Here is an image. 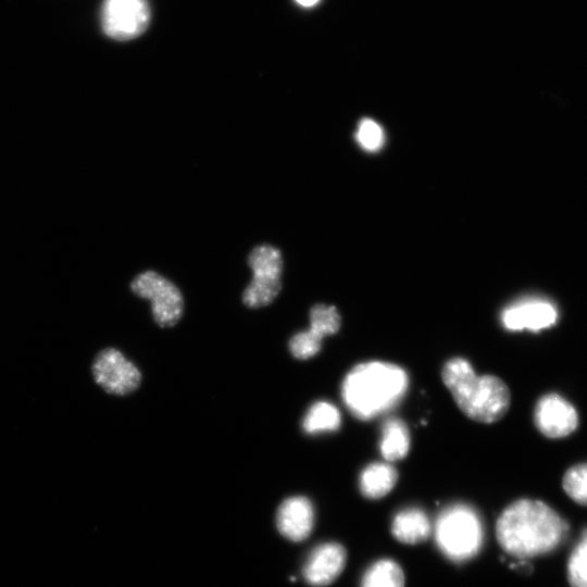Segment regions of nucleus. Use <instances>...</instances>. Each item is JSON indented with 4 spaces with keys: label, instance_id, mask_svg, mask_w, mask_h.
Masks as SVG:
<instances>
[{
    "label": "nucleus",
    "instance_id": "nucleus-19",
    "mask_svg": "<svg viewBox=\"0 0 587 587\" xmlns=\"http://www.w3.org/2000/svg\"><path fill=\"white\" fill-rule=\"evenodd\" d=\"M566 577L571 587H587V528L567 559Z\"/></svg>",
    "mask_w": 587,
    "mask_h": 587
},
{
    "label": "nucleus",
    "instance_id": "nucleus-14",
    "mask_svg": "<svg viewBox=\"0 0 587 587\" xmlns=\"http://www.w3.org/2000/svg\"><path fill=\"white\" fill-rule=\"evenodd\" d=\"M398 480L397 470L386 462H374L363 469L359 478L361 494L369 499L385 497Z\"/></svg>",
    "mask_w": 587,
    "mask_h": 587
},
{
    "label": "nucleus",
    "instance_id": "nucleus-11",
    "mask_svg": "<svg viewBox=\"0 0 587 587\" xmlns=\"http://www.w3.org/2000/svg\"><path fill=\"white\" fill-rule=\"evenodd\" d=\"M347 551L338 542H324L316 546L308 555L302 574L305 582L314 587L333 583L344 571Z\"/></svg>",
    "mask_w": 587,
    "mask_h": 587
},
{
    "label": "nucleus",
    "instance_id": "nucleus-2",
    "mask_svg": "<svg viewBox=\"0 0 587 587\" xmlns=\"http://www.w3.org/2000/svg\"><path fill=\"white\" fill-rule=\"evenodd\" d=\"M408 386L409 377L401 366L370 361L348 372L341 384V397L355 417L370 420L397 404Z\"/></svg>",
    "mask_w": 587,
    "mask_h": 587
},
{
    "label": "nucleus",
    "instance_id": "nucleus-15",
    "mask_svg": "<svg viewBox=\"0 0 587 587\" xmlns=\"http://www.w3.org/2000/svg\"><path fill=\"white\" fill-rule=\"evenodd\" d=\"M379 450L388 462L403 459L410 450V433L403 421L390 417L383 424Z\"/></svg>",
    "mask_w": 587,
    "mask_h": 587
},
{
    "label": "nucleus",
    "instance_id": "nucleus-20",
    "mask_svg": "<svg viewBox=\"0 0 587 587\" xmlns=\"http://www.w3.org/2000/svg\"><path fill=\"white\" fill-rule=\"evenodd\" d=\"M562 487L574 502L587 507V462L567 469L562 478Z\"/></svg>",
    "mask_w": 587,
    "mask_h": 587
},
{
    "label": "nucleus",
    "instance_id": "nucleus-21",
    "mask_svg": "<svg viewBox=\"0 0 587 587\" xmlns=\"http://www.w3.org/2000/svg\"><path fill=\"white\" fill-rule=\"evenodd\" d=\"M355 139L363 150L376 152L384 146V129L376 121L363 118L358 125Z\"/></svg>",
    "mask_w": 587,
    "mask_h": 587
},
{
    "label": "nucleus",
    "instance_id": "nucleus-22",
    "mask_svg": "<svg viewBox=\"0 0 587 587\" xmlns=\"http://www.w3.org/2000/svg\"><path fill=\"white\" fill-rule=\"evenodd\" d=\"M291 354L298 360H307L319 353L322 340L312 336L308 330L294 335L288 344Z\"/></svg>",
    "mask_w": 587,
    "mask_h": 587
},
{
    "label": "nucleus",
    "instance_id": "nucleus-3",
    "mask_svg": "<svg viewBox=\"0 0 587 587\" xmlns=\"http://www.w3.org/2000/svg\"><path fill=\"white\" fill-rule=\"evenodd\" d=\"M441 378L460 410L476 422H497L510 408L511 394L505 383L494 375H476L464 358L446 361Z\"/></svg>",
    "mask_w": 587,
    "mask_h": 587
},
{
    "label": "nucleus",
    "instance_id": "nucleus-10",
    "mask_svg": "<svg viewBox=\"0 0 587 587\" xmlns=\"http://www.w3.org/2000/svg\"><path fill=\"white\" fill-rule=\"evenodd\" d=\"M534 422L544 436L558 439L575 432L578 414L570 401L557 392H550L537 401Z\"/></svg>",
    "mask_w": 587,
    "mask_h": 587
},
{
    "label": "nucleus",
    "instance_id": "nucleus-16",
    "mask_svg": "<svg viewBox=\"0 0 587 587\" xmlns=\"http://www.w3.org/2000/svg\"><path fill=\"white\" fill-rule=\"evenodd\" d=\"M340 412L327 401L314 402L307 411L302 428L307 434L314 435L324 432H335L340 427Z\"/></svg>",
    "mask_w": 587,
    "mask_h": 587
},
{
    "label": "nucleus",
    "instance_id": "nucleus-7",
    "mask_svg": "<svg viewBox=\"0 0 587 587\" xmlns=\"http://www.w3.org/2000/svg\"><path fill=\"white\" fill-rule=\"evenodd\" d=\"M150 9L147 0H104L101 24L107 36L117 40L138 37L147 28Z\"/></svg>",
    "mask_w": 587,
    "mask_h": 587
},
{
    "label": "nucleus",
    "instance_id": "nucleus-17",
    "mask_svg": "<svg viewBox=\"0 0 587 587\" xmlns=\"http://www.w3.org/2000/svg\"><path fill=\"white\" fill-rule=\"evenodd\" d=\"M404 573L394 560L382 559L364 572L360 587H404Z\"/></svg>",
    "mask_w": 587,
    "mask_h": 587
},
{
    "label": "nucleus",
    "instance_id": "nucleus-5",
    "mask_svg": "<svg viewBox=\"0 0 587 587\" xmlns=\"http://www.w3.org/2000/svg\"><path fill=\"white\" fill-rule=\"evenodd\" d=\"M252 280L242 294L245 305L257 309L270 304L282 289L283 258L279 250L270 245L252 249L248 257Z\"/></svg>",
    "mask_w": 587,
    "mask_h": 587
},
{
    "label": "nucleus",
    "instance_id": "nucleus-4",
    "mask_svg": "<svg viewBox=\"0 0 587 587\" xmlns=\"http://www.w3.org/2000/svg\"><path fill=\"white\" fill-rule=\"evenodd\" d=\"M434 533L437 547L453 562H463L475 557L484 541L479 515L464 503L445 508L436 520Z\"/></svg>",
    "mask_w": 587,
    "mask_h": 587
},
{
    "label": "nucleus",
    "instance_id": "nucleus-18",
    "mask_svg": "<svg viewBox=\"0 0 587 587\" xmlns=\"http://www.w3.org/2000/svg\"><path fill=\"white\" fill-rule=\"evenodd\" d=\"M340 324V314L334 305L317 303L311 308L308 332L317 339L323 340L325 336L336 334Z\"/></svg>",
    "mask_w": 587,
    "mask_h": 587
},
{
    "label": "nucleus",
    "instance_id": "nucleus-6",
    "mask_svg": "<svg viewBox=\"0 0 587 587\" xmlns=\"http://www.w3.org/2000/svg\"><path fill=\"white\" fill-rule=\"evenodd\" d=\"M130 288L135 295L150 300L152 315L161 327L174 326L182 317L184 300L179 289L154 271H146L137 275Z\"/></svg>",
    "mask_w": 587,
    "mask_h": 587
},
{
    "label": "nucleus",
    "instance_id": "nucleus-12",
    "mask_svg": "<svg viewBox=\"0 0 587 587\" xmlns=\"http://www.w3.org/2000/svg\"><path fill=\"white\" fill-rule=\"evenodd\" d=\"M314 525V508L312 502L303 496H294L285 499L276 514L278 532L291 541L307 539Z\"/></svg>",
    "mask_w": 587,
    "mask_h": 587
},
{
    "label": "nucleus",
    "instance_id": "nucleus-8",
    "mask_svg": "<svg viewBox=\"0 0 587 587\" xmlns=\"http://www.w3.org/2000/svg\"><path fill=\"white\" fill-rule=\"evenodd\" d=\"M92 375L100 387L116 396L133 392L141 382L139 369L114 348H105L96 355Z\"/></svg>",
    "mask_w": 587,
    "mask_h": 587
},
{
    "label": "nucleus",
    "instance_id": "nucleus-13",
    "mask_svg": "<svg viewBox=\"0 0 587 587\" xmlns=\"http://www.w3.org/2000/svg\"><path fill=\"white\" fill-rule=\"evenodd\" d=\"M432 533L427 514L417 508L399 511L391 523V534L400 542L415 545L426 540Z\"/></svg>",
    "mask_w": 587,
    "mask_h": 587
},
{
    "label": "nucleus",
    "instance_id": "nucleus-23",
    "mask_svg": "<svg viewBox=\"0 0 587 587\" xmlns=\"http://www.w3.org/2000/svg\"><path fill=\"white\" fill-rule=\"evenodd\" d=\"M298 4L310 8L315 5L320 0H295Z\"/></svg>",
    "mask_w": 587,
    "mask_h": 587
},
{
    "label": "nucleus",
    "instance_id": "nucleus-1",
    "mask_svg": "<svg viewBox=\"0 0 587 587\" xmlns=\"http://www.w3.org/2000/svg\"><path fill=\"white\" fill-rule=\"evenodd\" d=\"M569 530V523L557 511L541 500L529 498L509 504L496 524L501 548L522 560L554 551Z\"/></svg>",
    "mask_w": 587,
    "mask_h": 587
},
{
    "label": "nucleus",
    "instance_id": "nucleus-9",
    "mask_svg": "<svg viewBox=\"0 0 587 587\" xmlns=\"http://www.w3.org/2000/svg\"><path fill=\"white\" fill-rule=\"evenodd\" d=\"M558 317L557 305L541 296L522 297L504 307L500 314L502 326L511 332L537 333L552 327Z\"/></svg>",
    "mask_w": 587,
    "mask_h": 587
}]
</instances>
